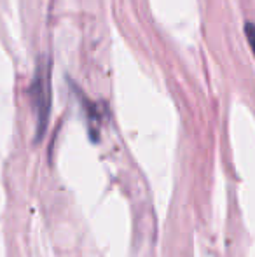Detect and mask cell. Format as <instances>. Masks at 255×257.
<instances>
[{
    "label": "cell",
    "instance_id": "6da1fadb",
    "mask_svg": "<svg viewBox=\"0 0 255 257\" xmlns=\"http://www.w3.org/2000/svg\"><path fill=\"white\" fill-rule=\"evenodd\" d=\"M51 70L53 63L51 58L42 54L39 56L37 65H35V74L32 79L30 95L32 110L35 115V142L42 140L46 130L49 124V114H51V98H53V88H51Z\"/></svg>",
    "mask_w": 255,
    "mask_h": 257
},
{
    "label": "cell",
    "instance_id": "7a4b0ae2",
    "mask_svg": "<svg viewBox=\"0 0 255 257\" xmlns=\"http://www.w3.org/2000/svg\"><path fill=\"white\" fill-rule=\"evenodd\" d=\"M245 35H246V41L250 44V49H252L253 56H255V23H245Z\"/></svg>",
    "mask_w": 255,
    "mask_h": 257
}]
</instances>
